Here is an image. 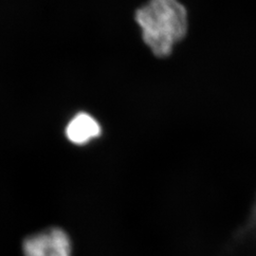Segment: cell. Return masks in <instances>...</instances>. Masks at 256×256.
Segmentation results:
<instances>
[{
	"mask_svg": "<svg viewBox=\"0 0 256 256\" xmlns=\"http://www.w3.org/2000/svg\"><path fill=\"white\" fill-rule=\"evenodd\" d=\"M25 256H72L70 236L63 230H48L27 238L23 245Z\"/></svg>",
	"mask_w": 256,
	"mask_h": 256,
	"instance_id": "7a4b0ae2",
	"label": "cell"
},
{
	"mask_svg": "<svg viewBox=\"0 0 256 256\" xmlns=\"http://www.w3.org/2000/svg\"><path fill=\"white\" fill-rule=\"evenodd\" d=\"M142 39L158 57L172 54L187 34V10L178 0H149L136 12Z\"/></svg>",
	"mask_w": 256,
	"mask_h": 256,
	"instance_id": "6da1fadb",
	"label": "cell"
},
{
	"mask_svg": "<svg viewBox=\"0 0 256 256\" xmlns=\"http://www.w3.org/2000/svg\"><path fill=\"white\" fill-rule=\"evenodd\" d=\"M102 128L97 120L88 113H79L66 129L68 138L77 146H84L101 135Z\"/></svg>",
	"mask_w": 256,
	"mask_h": 256,
	"instance_id": "3957f363",
	"label": "cell"
}]
</instances>
